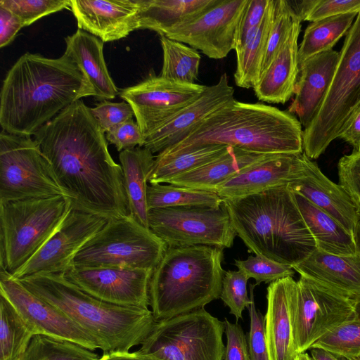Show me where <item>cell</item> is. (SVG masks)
<instances>
[{"label":"cell","instance_id":"cell-30","mask_svg":"<svg viewBox=\"0 0 360 360\" xmlns=\"http://www.w3.org/2000/svg\"><path fill=\"white\" fill-rule=\"evenodd\" d=\"M294 195L316 249L339 255H351L357 252L354 234L301 195L295 193Z\"/></svg>","mask_w":360,"mask_h":360},{"label":"cell","instance_id":"cell-26","mask_svg":"<svg viewBox=\"0 0 360 360\" xmlns=\"http://www.w3.org/2000/svg\"><path fill=\"white\" fill-rule=\"evenodd\" d=\"M300 276L351 298L360 297V254L339 255L316 249L293 267Z\"/></svg>","mask_w":360,"mask_h":360},{"label":"cell","instance_id":"cell-41","mask_svg":"<svg viewBox=\"0 0 360 360\" xmlns=\"http://www.w3.org/2000/svg\"><path fill=\"white\" fill-rule=\"evenodd\" d=\"M234 265L249 278L255 280V285L271 283L286 277H292L293 268L261 255H250L247 259H235Z\"/></svg>","mask_w":360,"mask_h":360},{"label":"cell","instance_id":"cell-53","mask_svg":"<svg viewBox=\"0 0 360 360\" xmlns=\"http://www.w3.org/2000/svg\"><path fill=\"white\" fill-rule=\"evenodd\" d=\"M98 360H157L150 354L136 352H111L103 353Z\"/></svg>","mask_w":360,"mask_h":360},{"label":"cell","instance_id":"cell-50","mask_svg":"<svg viewBox=\"0 0 360 360\" xmlns=\"http://www.w3.org/2000/svg\"><path fill=\"white\" fill-rule=\"evenodd\" d=\"M351 13H360V0H317L306 20L314 22Z\"/></svg>","mask_w":360,"mask_h":360},{"label":"cell","instance_id":"cell-22","mask_svg":"<svg viewBox=\"0 0 360 360\" xmlns=\"http://www.w3.org/2000/svg\"><path fill=\"white\" fill-rule=\"evenodd\" d=\"M288 186L354 234L360 220L356 204L342 186L323 174L316 162L307 158L303 174Z\"/></svg>","mask_w":360,"mask_h":360},{"label":"cell","instance_id":"cell-20","mask_svg":"<svg viewBox=\"0 0 360 360\" xmlns=\"http://www.w3.org/2000/svg\"><path fill=\"white\" fill-rule=\"evenodd\" d=\"M235 100L233 87L226 73L218 82L207 86L194 101L150 131L145 137L143 147L160 153L179 141L204 118Z\"/></svg>","mask_w":360,"mask_h":360},{"label":"cell","instance_id":"cell-54","mask_svg":"<svg viewBox=\"0 0 360 360\" xmlns=\"http://www.w3.org/2000/svg\"><path fill=\"white\" fill-rule=\"evenodd\" d=\"M294 15L301 22L306 20L317 0H287Z\"/></svg>","mask_w":360,"mask_h":360},{"label":"cell","instance_id":"cell-10","mask_svg":"<svg viewBox=\"0 0 360 360\" xmlns=\"http://www.w3.org/2000/svg\"><path fill=\"white\" fill-rule=\"evenodd\" d=\"M224 330L202 308L155 321L139 350L157 360H224Z\"/></svg>","mask_w":360,"mask_h":360},{"label":"cell","instance_id":"cell-58","mask_svg":"<svg viewBox=\"0 0 360 360\" xmlns=\"http://www.w3.org/2000/svg\"><path fill=\"white\" fill-rule=\"evenodd\" d=\"M346 358V357H345ZM348 360H360V355L347 358Z\"/></svg>","mask_w":360,"mask_h":360},{"label":"cell","instance_id":"cell-9","mask_svg":"<svg viewBox=\"0 0 360 360\" xmlns=\"http://www.w3.org/2000/svg\"><path fill=\"white\" fill-rule=\"evenodd\" d=\"M167 244L130 214L109 219L77 252L75 268H120L153 270Z\"/></svg>","mask_w":360,"mask_h":360},{"label":"cell","instance_id":"cell-6","mask_svg":"<svg viewBox=\"0 0 360 360\" xmlns=\"http://www.w3.org/2000/svg\"><path fill=\"white\" fill-rule=\"evenodd\" d=\"M223 250L209 245L167 247L149 282L155 321L205 308L220 298L226 272Z\"/></svg>","mask_w":360,"mask_h":360},{"label":"cell","instance_id":"cell-42","mask_svg":"<svg viewBox=\"0 0 360 360\" xmlns=\"http://www.w3.org/2000/svg\"><path fill=\"white\" fill-rule=\"evenodd\" d=\"M249 278L240 270H229L225 272L220 299L227 306L238 323L242 319L243 311L251 304L247 290Z\"/></svg>","mask_w":360,"mask_h":360},{"label":"cell","instance_id":"cell-7","mask_svg":"<svg viewBox=\"0 0 360 360\" xmlns=\"http://www.w3.org/2000/svg\"><path fill=\"white\" fill-rule=\"evenodd\" d=\"M65 195L0 200L1 270L13 275L46 243L70 209Z\"/></svg>","mask_w":360,"mask_h":360},{"label":"cell","instance_id":"cell-5","mask_svg":"<svg viewBox=\"0 0 360 360\" xmlns=\"http://www.w3.org/2000/svg\"><path fill=\"white\" fill-rule=\"evenodd\" d=\"M18 280L93 337L103 353L129 352L142 343L155 323L151 310L103 302L82 290L63 273H41Z\"/></svg>","mask_w":360,"mask_h":360},{"label":"cell","instance_id":"cell-14","mask_svg":"<svg viewBox=\"0 0 360 360\" xmlns=\"http://www.w3.org/2000/svg\"><path fill=\"white\" fill-rule=\"evenodd\" d=\"M248 0H217L197 17L164 33L208 58L221 59L235 50L238 25Z\"/></svg>","mask_w":360,"mask_h":360},{"label":"cell","instance_id":"cell-27","mask_svg":"<svg viewBox=\"0 0 360 360\" xmlns=\"http://www.w3.org/2000/svg\"><path fill=\"white\" fill-rule=\"evenodd\" d=\"M64 53L77 65L91 90L92 96L100 101L114 98L118 91L111 78L103 57V41L78 29L65 39Z\"/></svg>","mask_w":360,"mask_h":360},{"label":"cell","instance_id":"cell-21","mask_svg":"<svg viewBox=\"0 0 360 360\" xmlns=\"http://www.w3.org/2000/svg\"><path fill=\"white\" fill-rule=\"evenodd\" d=\"M78 29L103 43L126 37L139 29V0H70Z\"/></svg>","mask_w":360,"mask_h":360},{"label":"cell","instance_id":"cell-1","mask_svg":"<svg viewBox=\"0 0 360 360\" xmlns=\"http://www.w3.org/2000/svg\"><path fill=\"white\" fill-rule=\"evenodd\" d=\"M104 134L80 99L33 135L72 207L111 219L129 215V210L122 169Z\"/></svg>","mask_w":360,"mask_h":360},{"label":"cell","instance_id":"cell-31","mask_svg":"<svg viewBox=\"0 0 360 360\" xmlns=\"http://www.w3.org/2000/svg\"><path fill=\"white\" fill-rule=\"evenodd\" d=\"M217 0H139V29L160 35L203 13Z\"/></svg>","mask_w":360,"mask_h":360},{"label":"cell","instance_id":"cell-12","mask_svg":"<svg viewBox=\"0 0 360 360\" xmlns=\"http://www.w3.org/2000/svg\"><path fill=\"white\" fill-rule=\"evenodd\" d=\"M148 228L169 248L209 245L231 248L236 233L229 214L219 207H172L148 210Z\"/></svg>","mask_w":360,"mask_h":360},{"label":"cell","instance_id":"cell-8","mask_svg":"<svg viewBox=\"0 0 360 360\" xmlns=\"http://www.w3.org/2000/svg\"><path fill=\"white\" fill-rule=\"evenodd\" d=\"M360 106V13L348 31L330 87L302 134L303 152L318 158L341 134Z\"/></svg>","mask_w":360,"mask_h":360},{"label":"cell","instance_id":"cell-11","mask_svg":"<svg viewBox=\"0 0 360 360\" xmlns=\"http://www.w3.org/2000/svg\"><path fill=\"white\" fill-rule=\"evenodd\" d=\"M65 195L49 160L30 136L0 134V200Z\"/></svg>","mask_w":360,"mask_h":360},{"label":"cell","instance_id":"cell-15","mask_svg":"<svg viewBox=\"0 0 360 360\" xmlns=\"http://www.w3.org/2000/svg\"><path fill=\"white\" fill-rule=\"evenodd\" d=\"M207 86L150 76L124 89L120 97L132 108L145 137L153 129L197 99Z\"/></svg>","mask_w":360,"mask_h":360},{"label":"cell","instance_id":"cell-16","mask_svg":"<svg viewBox=\"0 0 360 360\" xmlns=\"http://www.w3.org/2000/svg\"><path fill=\"white\" fill-rule=\"evenodd\" d=\"M109 219L72 206L65 219L46 243L15 274L20 279L41 273H65L79 249Z\"/></svg>","mask_w":360,"mask_h":360},{"label":"cell","instance_id":"cell-46","mask_svg":"<svg viewBox=\"0 0 360 360\" xmlns=\"http://www.w3.org/2000/svg\"><path fill=\"white\" fill-rule=\"evenodd\" d=\"M90 110L104 133L132 118L134 111L127 102L103 101Z\"/></svg>","mask_w":360,"mask_h":360},{"label":"cell","instance_id":"cell-48","mask_svg":"<svg viewBox=\"0 0 360 360\" xmlns=\"http://www.w3.org/2000/svg\"><path fill=\"white\" fill-rule=\"evenodd\" d=\"M224 333L226 345L224 360H250L247 337L238 323H231L224 318Z\"/></svg>","mask_w":360,"mask_h":360},{"label":"cell","instance_id":"cell-32","mask_svg":"<svg viewBox=\"0 0 360 360\" xmlns=\"http://www.w3.org/2000/svg\"><path fill=\"white\" fill-rule=\"evenodd\" d=\"M274 16V0H270L260 25L246 37L236 49V69L234 80L238 86L254 88L261 77L262 66L266 53Z\"/></svg>","mask_w":360,"mask_h":360},{"label":"cell","instance_id":"cell-2","mask_svg":"<svg viewBox=\"0 0 360 360\" xmlns=\"http://www.w3.org/2000/svg\"><path fill=\"white\" fill-rule=\"evenodd\" d=\"M92 96L85 77L66 55L49 58L25 53L8 72L0 94L2 130L33 135L65 108Z\"/></svg>","mask_w":360,"mask_h":360},{"label":"cell","instance_id":"cell-39","mask_svg":"<svg viewBox=\"0 0 360 360\" xmlns=\"http://www.w3.org/2000/svg\"><path fill=\"white\" fill-rule=\"evenodd\" d=\"M354 316L324 335L312 347L344 357L360 355V297H354Z\"/></svg>","mask_w":360,"mask_h":360},{"label":"cell","instance_id":"cell-29","mask_svg":"<svg viewBox=\"0 0 360 360\" xmlns=\"http://www.w3.org/2000/svg\"><path fill=\"white\" fill-rule=\"evenodd\" d=\"M153 154L148 148L136 147L124 150L119 155L129 214L146 228H148V180L155 158Z\"/></svg>","mask_w":360,"mask_h":360},{"label":"cell","instance_id":"cell-56","mask_svg":"<svg viewBox=\"0 0 360 360\" xmlns=\"http://www.w3.org/2000/svg\"><path fill=\"white\" fill-rule=\"evenodd\" d=\"M354 237L356 243V251L360 254V220L356 226L354 232Z\"/></svg>","mask_w":360,"mask_h":360},{"label":"cell","instance_id":"cell-45","mask_svg":"<svg viewBox=\"0 0 360 360\" xmlns=\"http://www.w3.org/2000/svg\"><path fill=\"white\" fill-rule=\"evenodd\" d=\"M338 169L339 184L353 200L360 214V151L342 156Z\"/></svg>","mask_w":360,"mask_h":360},{"label":"cell","instance_id":"cell-17","mask_svg":"<svg viewBox=\"0 0 360 360\" xmlns=\"http://www.w3.org/2000/svg\"><path fill=\"white\" fill-rule=\"evenodd\" d=\"M0 295L30 325L35 335L69 340L92 351L98 342L58 309L39 298L6 271H0Z\"/></svg>","mask_w":360,"mask_h":360},{"label":"cell","instance_id":"cell-18","mask_svg":"<svg viewBox=\"0 0 360 360\" xmlns=\"http://www.w3.org/2000/svg\"><path fill=\"white\" fill-rule=\"evenodd\" d=\"M153 270L120 268H75L65 278L90 295L110 304L148 309Z\"/></svg>","mask_w":360,"mask_h":360},{"label":"cell","instance_id":"cell-4","mask_svg":"<svg viewBox=\"0 0 360 360\" xmlns=\"http://www.w3.org/2000/svg\"><path fill=\"white\" fill-rule=\"evenodd\" d=\"M223 205L249 252L293 268L316 249L288 185L223 200Z\"/></svg>","mask_w":360,"mask_h":360},{"label":"cell","instance_id":"cell-52","mask_svg":"<svg viewBox=\"0 0 360 360\" xmlns=\"http://www.w3.org/2000/svg\"><path fill=\"white\" fill-rule=\"evenodd\" d=\"M340 138L353 147V151H360V106L353 115Z\"/></svg>","mask_w":360,"mask_h":360},{"label":"cell","instance_id":"cell-43","mask_svg":"<svg viewBox=\"0 0 360 360\" xmlns=\"http://www.w3.org/2000/svg\"><path fill=\"white\" fill-rule=\"evenodd\" d=\"M0 6L17 15L25 27L49 14L69 8L70 0H0Z\"/></svg>","mask_w":360,"mask_h":360},{"label":"cell","instance_id":"cell-35","mask_svg":"<svg viewBox=\"0 0 360 360\" xmlns=\"http://www.w3.org/2000/svg\"><path fill=\"white\" fill-rule=\"evenodd\" d=\"M34 335L30 325L0 295V360H24Z\"/></svg>","mask_w":360,"mask_h":360},{"label":"cell","instance_id":"cell-49","mask_svg":"<svg viewBox=\"0 0 360 360\" xmlns=\"http://www.w3.org/2000/svg\"><path fill=\"white\" fill-rule=\"evenodd\" d=\"M269 2L270 0H248L238 25L235 50L242 45L247 35L260 25Z\"/></svg>","mask_w":360,"mask_h":360},{"label":"cell","instance_id":"cell-44","mask_svg":"<svg viewBox=\"0 0 360 360\" xmlns=\"http://www.w3.org/2000/svg\"><path fill=\"white\" fill-rule=\"evenodd\" d=\"M255 284H250L251 304L248 308L250 315V330L247 336L250 360H269L265 335L264 316L257 309L254 299Z\"/></svg>","mask_w":360,"mask_h":360},{"label":"cell","instance_id":"cell-33","mask_svg":"<svg viewBox=\"0 0 360 360\" xmlns=\"http://www.w3.org/2000/svg\"><path fill=\"white\" fill-rule=\"evenodd\" d=\"M357 15L356 13H346L311 22L307 27L298 49L299 66L314 55L332 50L349 30Z\"/></svg>","mask_w":360,"mask_h":360},{"label":"cell","instance_id":"cell-25","mask_svg":"<svg viewBox=\"0 0 360 360\" xmlns=\"http://www.w3.org/2000/svg\"><path fill=\"white\" fill-rule=\"evenodd\" d=\"M301 21L295 18L278 53L253 88L257 98L271 103H285L292 94L298 78L297 39Z\"/></svg>","mask_w":360,"mask_h":360},{"label":"cell","instance_id":"cell-37","mask_svg":"<svg viewBox=\"0 0 360 360\" xmlns=\"http://www.w3.org/2000/svg\"><path fill=\"white\" fill-rule=\"evenodd\" d=\"M163 53L160 77L194 84L198 79L201 57L196 49L160 35Z\"/></svg>","mask_w":360,"mask_h":360},{"label":"cell","instance_id":"cell-23","mask_svg":"<svg viewBox=\"0 0 360 360\" xmlns=\"http://www.w3.org/2000/svg\"><path fill=\"white\" fill-rule=\"evenodd\" d=\"M297 281L286 277L269 283L264 316L269 360H294L296 350L292 327V305Z\"/></svg>","mask_w":360,"mask_h":360},{"label":"cell","instance_id":"cell-24","mask_svg":"<svg viewBox=\"0 0 360 360\" xmlns=\"http://www.w3.org/2000/svg\"><path fill=\"white\" fill-rule=\"evenodd\" d=\"M340 52L330 50L311 56L299 66L295 98L288 108L306 128L316 116L330 87Z\"/></svg>","mask_w":360,"mask_h":360},{"label":"cell","instance_id":"cell-38","mask_svg":"<svg viewBox=\"0 0 360 360\" xmlns=\"http://www.w3.org/2000/svg\"><path fill=\"white\" fill-rule=\"evenodd\" d=\"M98 354L80 345L44 335H34L24 360H98Z\"/></svg>","mask_w":360,"mask_h":360},{"label":"cell","instance_id":"cell-3","mask_svg":"<svg viewBox=\"0 0 360 360\" xmlns=\"http://www.w3.org/2000/svg\"><path fill=\"white\" fill-rule=\"evenodd\" d=\"M301 125L289 112L235 99L204 118L157 157L175 156L205 145H223L257 154L300 153Z\"/></svg>","mask_w":360,"mask_h":360},{"label":"cell","instance_id":"cell-57","mask_svg":"<svg viewBox=\"0 0 360 360\" xmlns=\"http://www.w3.org/2000/svg\"><path fill=\"white\" fill-rule=\"evenodd\" d=\"M294 360H314L311 355L306 352H302L296 356Z\"/></svg>","mask_w":360,"mask_h":360},{"label":"cell","instance_id":"cell-36","mask_svg":"<svg viewBox=\"0 0 360 360\" xmlns=\"http://www.w3.org/2000/svg\"><path fill=\"white\" fill-rule=\"evenodd\" d=\"M148 210L172 207L198 206L219 207L223 200L217 193L176 186L172 184H153L147 186Z\"/></svg>","mask_w":360,"mask_h":360},{"label":"cell","instance_id":"cell-51","mask_svg":"<svg viewBox=\"0 0 360 360\" xmlns=\"http://www.w3.org/2000/svg\"><path fill=\"white\" fill-rule=\"evenodd\" d=\"M24 27L21 20L11 11L0 6V47L8 45Z\"/></svg>","mask_w":360,"mask_h":360},{"label":"cell","instance_id":"cell-13","mask_svg":"<svg viewBox=\"0 0 360 360\" xmlns=\"http://www.w3.org/2000/svg\"><path fill=\"white\" fill-rule=\"evenodd\" d=\"M354 316V300L312 279L300 276L292 305L294 341L297 354Z\"/></svg>","mask_w":360,"mask_h":360},{"label":"cell","instance_id":"cell-34","mask_svg":"<svg viewBox=\"0 0 360 360\" xmlns=\"http://www.w3.org/2000/svg\"><path fill=\"white\" fill-rule=\"evenodd\" d=\"M228 148L223 145H205L175 156H155L148 181L150 184L167 183L177 176L214 160L224 153Z\"/></svg>","mask_w":360,"mask_h":360},{"label":"cell","instance_id":"cell-47","mask_svg":"<svg viewBox=\"0 0 360 360\" xmlns=\"http://www.w3.org/2000/svg\"><path fill=\"white\" fill-rule=\"evenodd\" d=\"M107 141L120 152L137 147H143L145 139L136 122L131 118L106 133Z\"/></svg>","mask_w":360,"mask_h":360},{"label":"cell","instance_id":"cell-40","mask_svg":"<svg viewBox=\"0 0 360 360\" xmlns=\"http://www.w3.org/2000/svg\"><path fill=\"white\" fill-rule=\"evenodd\" d=\"M287 0H274V16L262 72L266 70L285 41L295 19Z\"/></svg>","mask_w":360,"mask_h":360},{"label":"cell","instance_id":"cell-28","mask_svg":"<svg viewBox=\"0 0 360 360\" xmlns=\"http://www.w3.org/2000/svg\"><path fill=\"white\" fill-rule=\"evenodd\" d=\"M270 154H257L231 146L214 160L190 172L177 176L167 184L176 186L217 193L226 180L241 169Z\"/></svg>","mask_w":360,"mask_h":360},{"label":"cell","instance_id":"cell-55","mask_svg":"<svg viewBox=\"0 0 360 360\" xmlns=\"http://www.w3.org/2000/svg\"><path fill=\"white\" fill-rule=\"evenodd\" d=\"M310 355L314 360H348L344 356L316 347L310 349Z\"/></svg>","mask_w":360,"mask_h":360},{"label":"cell","instance_id":"cell-19","mask_svg":"<svg viewBox=\"0 0 360 360\" xmlns=\"http://www.w3.org/2000/svg\"><path fill=\"white\" fill-rule=\"evenodd\" d=\"M307 158L304 152L268 155L224 182L217 193L230 200L288 185L303 174Z\"/></svg>","mask_w":360,"mask_h":360}]
</instances>
